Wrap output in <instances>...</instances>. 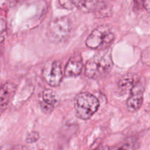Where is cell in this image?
I'll return each mask as SVG.
<instances>
[{
	"label": "cell",
	"instance_id": "14",
	"mask_svg": "<svg viewBox=\"0 0 150 150\" xmlns=\"http://www.w3.org/2000/svg\"><path fill=\"white\" fill-rule=\"evenodd\" d=\"M18 0H0V9L7 10L13 7Z\"/></svg>",
	"mask_w": 150,
	"mask_h": 150
},
{
	"label": "cell",
	"instance_id": "15",
	"mask_svg": "<svg viewBox=\"0 0 150 150\" xmlns=\"http://www.w3.org/2000/svg\"><path fill=\"white\" fill-rule=\"evenodd\" d=\"M138 7H144L147 12H149V0H136Z\"/></svg>",
	"mask_w": 150,
	"mask_h": 150
},
{
	"label": "cell",
	"instance_id": "16",
	"mask_svg": "<svg viewBox=\"0 0 150 150\" xmlns=\"http://www.w3.org/2000/svg\"><path fill=\"white\" fill-rule=\"evenodd\" d=\"M6 32V21L0 19V35Z\"/></svg>",
	"mask_w": 150,
	"mask_h": 150
},
{
	"label": "cell",
	"instance_id": "3",
	"mask_svg": "<svg viewBox=\"0 0 150 150\" xmlns=\"http://www.w3.org/2000/svg\"><path fill=\"white\" fill-rule=\"evenodd\" d=\"M114 34L105 25L98 26L92 31L85 41L86 46L92 49L102 50L109 48V46L114 42Z\"/></svg>",
	"mask_w": 150,
	"mask_h": 150
},
{
	"label": "cell",
	"instance_id": "9",
	"mask_svg": "<svg viewBox=\"0 0 150 150\" xmlns=\"http://www.w3.org/2000/svg\"><path fill=\"white\" fill-rule=\"evenodd\" d=\"M83 67L82 57L79 54L73 56L69 59L64 68V75L67 77L78 76L81 73Z\"/></svg>",
	"mask_w": 150,
	"mask_h": 150
},
{
	"label": "cell",
	"instance_id": "12",
	"mask_svg": "<svg viewBox=\"0 0 150 150\" xmlns=\"http://www.w3.org/2000/svg\"><path fill=\"white\" fill-rule=\"evenodd\" d=\"M139 147V142L136 139L133 138H127L122 143L120 146L114 149H110L109 150H136Z\"/></svg>",
	"mask_w": 150,
	"mask_h": 150
},
{
	"label": "cell",
	"instance_id": "4",
	"mask_svg": "<svg viewBox=\"0 0 150 150\" xmlns=\"http://www.w3.org/2000/svg\"><path fill=\"white\" fill-rule=\"evenodd\" d=\"M72 21L68 17H59L51 21L48 27V35L51 40L62 41L70 35L72 30Z\"/></svg>",
	"mask_w": 150,
	"mask_h": 150
},
{
	"label": "cell",
	"instance_id": "18",
	"mask_svg": "<svg viewBox=\"0 0 150 150\" xmlns=\"http://www.w3.org/2000/svg\"><path fill=\"white\" fill-rule=\"evenodd\" d=\"M40 150H44V149H40Z\"/></svg>",
	"mask_w": 150,
	"mask_h": 150
},
{
	"label": "cell",
	"instance_id": "8",
	"mask_svg": "<svg viewBox=\"0 0 150 150\" xmlns=\"http://www.w3.org/2000/svg\"><path fill=\"white\" fill-rule=\"evenodd\" d=\"M57 103L58 96L55 91L50 88L45 89L42 93V98L40 101V105L42 111L45 114H50L55 108Z\"/></svg>",
	"mask_w": 150,
	"mask_h": 150
},
{
	"label": "cell",
	"instance_id": "2",
	"mask_svg": "<svg viewBox=\"0 0 150 150\" xmlns=\"http://www.w3.org/2000/svg\"><path fill=\"white\" fill-rule=\"evenodd\" d=\"M100 101L93 94L89 92H81L75 98L74 108L79 119L88 120L98 110Z\"/></svg>",
	"mask_w": 150,
	"mask_h": 150
},
{
	"label": "cell",
	"instance_id": "10",
	"mask_svg": "<svg viewBox=\"0 0 150 150\" xmlns=\"http://www.w3.org/2000/svg\"><path fill=\"white\" fill-rule=\"evenodd\" d=\"M16 92V85L11 82H6L0 88V111L8 105Z\"/></svg>",
	"mask_w": 150,
	"mask_h": 150
},
{
	"label": "cell",
	"instance_id": "13",
	"mask_svg": "<svg viewBox=\"0 0 150 150\" xmlns=\"http://www.w3.org/2000/svg\"><path fill=\"white\" fill-rule=\"evenodd\" d=\"M40 135L38 132L35 131H32L26 134V141L28 144H32V143H35L39 140Z\"/></svg>",
	"mask_w": 150,
	"mask_h": 150
},
{
	"label": "cell",
	"instance_id": "5",
	"mask_svg": "<svg viewBox=\"0 0 150 150\" xmlns=\"http://www.w3.org/2000/svg\"><path fill=\"white\" fill-rule=\"evenodd\" d=\"M59 4L67 10L78 8L83 13L100 12L103 8L100 0H59Z\"/></svg>",
	"mask_w": 150,
	"mask_h": 150
},
{
	"label": "cell",
	"instance_id": "6",
	"mask_svg": "<svg viewBox=\"0 0 150 150\" xmlns=\"http://www.w3.org/2000/svg\"><path fill=\"white\" fill-rule=\"evenodd\" d=\"M42 76L49 85L52 87L58 86L63 78L61 62L54 60L47 64L42 71Z\"/></svg>",
	"mask_w": 150,
	"mask_h": 150
},
{
	"label": "cell",
	"instance_id": "1",
	"mask_svg": "<svg viewBox=\"0 0 150 150\" xmlns=\"http://www.w3.org/2000/svg\"><path fill=\"white\" fill-rule=\"evenodd\" d=\"M113 67L112 53L110 48L99 50L86 61L85 76L89 79H99L109 73Z\"/></svg>",
	"mask_w": 150,
	"mask_h": 150
},
{
	"label": "cell",
	"instance_id": "17",
	"mask_svg": "<svg viewBox=\"0 0 150 150\" xmlns=\"http://www.w3.org/2000/svg\"><path fill=\"white\" fill-rule=\"evenodd\" d=\"M92 150H109V147L106 146H100Z\"/></svg>",
	"mask_w": 150,
	"mask_h": 150
},
{
	"label": "cell",
	"instance_id": "7",
	"mask_svg": "<svg viewBox=\"0 0 150 150\" xmlns=\"http://www.w3.org/2000/svg\"><path fill=\"white\" fill-rule=\"evenodd\" d=\"M144 85L140 82H135L130 91V96L126 102V107L128 111L134 113L142 107L144 101Z\"/></svg>",
	"mask_w": 150,
	"mask_h": 150
},
{
	"label": "cell",
	"instance_id": "11",
	"mask_svg": "<svg viewBox=\"0 0 150 150\" xmlns=\"http://www.w3.org/2000/svg\"><path fill=\"white\" fill-rule=\"evenodd\" d=\"M134 79L130 74H125L122 76L118 82V91L121 95L130 91L132 87L134 85Z\"/></svg>",
	"mask_w": 150,
	"mask_h": 150
}]
</instances>
